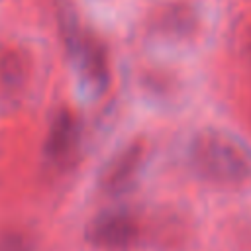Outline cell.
Listing matches in <instances>:
<instances>
[{
    "label": "cell",
    "instance_id": "obj_4",
    "mask_svg": "<svg viewBox=\"0 0 251 251\" xmlns=\"http://www.w3.org/2000/svg\"><path fill=\"white\" fill-rule=\"evenodd\" d=\"M141 161V149L137 145H131L127 149H124L104 171L102 176V184L106 190L110 192H118L124 190V186L133 178L137 167Z\"/></svg>",
    "mask_w": 251,
    "mask_h": 251
},
{
    "label": "cell",
    "instance_id": "obj_7",
    "mask_svg": "<svg viewBox=\"0 0 251 251\" xmlns=\"http://www.w3.org/2000/svg\"><path fill=\"white\" fill-rule=\"evenodd\" d=\"M249 57H251V41H249Z\"/></svg>",
    "mask_w": 251,
    "mask_h": 251
},
{
    "label": "cell",
    "instance_id": "obj_1",
    "mask_svg": "<svg viewBox=\"0 0 251 251\" xmlns=\"http://www.w3.org/2000/svg\"><path fill=\"white\" fill-rule=\"evenodd\" d=\"M190 161L204 178L214 182H239L251 171L249 155L241 143L218 131H206L194 139Z\"/></svg>",
    "mask_w": 251,
    "mask_h": 251
},
{
    "label": "cell",
    "instance_id": "obj_3",
    "mask_svg": "<svg viewBox=\"0 0 251 251\" xmlns=\"http://www.w3.org/2000/svg\"><path fill=\"white\" fill-rule=\"evenodd\" d=\"M76 139H78L76 120L69 112H59L51 122V127L45 139V155L53 161L67 159L75 149Z\"/></svg>",
    "mask_w": 251,
    "mask_h": 251
},
{
    "label": "cell",
    "instance_id": "obj_2",
    "mask_svg": "<svg viewBox=\"0 0 251 251\" xmlns=\"http://www.w3.org/2000/svg\"><path fill=\"white\" fill-rule=\"evenodd\" d=\"M135 235H137L135 222L131 220V216L124 212H106L98 216L88 229L90 241L110 251L126 249L127 245H131Z\"/></svg>",
    "mask_w": 251,
    "mask_h": 251
},
{
    "label": "cell",
    "instance_id": "obj_6",
    "mask_svg": "<svg viewBox=\"0 0 251 251\" xmlns=\"http://www.w3.org/2000/svg\"><path fill=\"white\" fill-rule=\"evenodd\" d=\"M0 251H31V243L22 233H8L0 239Z\"/></svg>",
    "mask_w": 251,
    "mask_h": 251
},
{
    "label": "cell",
    "instance_id": "obj_5",
    "mask_svg": "<svg viewBox=\"0 0 251 251\" xmlns=\"http://www.w3.org/2000/svg\"><path fill=\"white\" fill-rule=\"evenodd\" d=\"M25 78L24 59L16 51H6L0 55V90L4 94L16 92Z\"/></svg>",
    "mask_w": 251,
    "mask_h": 251
}]
</instances>
